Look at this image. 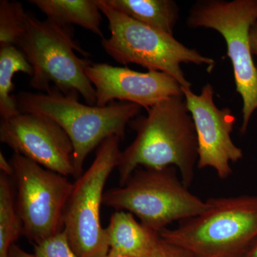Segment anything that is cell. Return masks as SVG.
I'll return each mask as SVG.
<instances>
[{"mask_svg": "<svg viewBox=\"0 0 257 257\" xmlns=\"http://www.w3.org/2000/svg\"><path fill=\"white\" fill-rule=\"evenodd\" d=\"M128 126L136 138L121 152L117 169L122 187L139 167H175L188 188L199 159L195 126L182 95L171 96L136 116Z\"/></svg>", "mask_w": 257, "mask_h": 257, "instance_id": "6da1fadb", "label": "cell"}, {"mask_svg": "<svg viewBox=\"0 0 257 257\" xmlns=\"http://www.w3.org/2000/svg\"><path fill=\"white\" fill-rule=\"evenodd\" d=\"M79 94H64L52 89L49 93L23 92L16 96L18 109L23 114L43 115L55 121L68 135L74 147V178L83 174L88 155L111 137L125 136L130 121L141 106L133 103L112 102L107 106L79 102Z\"/></svg>", "mask_w": 257, "mask_h": 257, "instance_id": "7a4b0ae2", "label": "cell"}, {"mask_svg": "<svg viewBox=\"0 0 257 257\" xmlns=\"http://www.w3.org/2000/svg\"><path fill=\"white\" fill-rule=\"evenodd\" d=\"M202 214L159 233L194 257H243L257 243V196L210 198Z\"/></svg>", "mask_w": 257, "mask_h": 257, "instance_id": "3957f363", "label": "cell"}, {"mask_svg": "<svg viewBox=\"0 0 257 257\" xmlns=\"http://www.w3.org/2000/svg\"><path fill=\"white\" fill-rule=\"evenodd\" d=\"M18 47L32 66L30 87L49 93L52 89L64 94L77 93L89 105L96 104V91L85 73L92 62L76 55H89L74 40L69 27L30 15L27 31Z\"/></svg>", "mask_w": 257, "mask_h": 257, "instance_id": "277c9868", "label": "cell"}, {"mask_svg": "<svg viewBox=\"0 0 257 257\" xmlns=\"http://www.w3.org/2000/svg\"><path fill=\"white\" fill-rule=\"evenodd\" d=\"M103 204L128 211L158 234L171 223L199 215L208 207L207 201L189 192L175 167H139L124 186L104 192Z\"/></svg>", "mask_w": 257, "mask_h": 257, "instance_id": "5b68a950", "label": "cell"}, {"mask_svg": "<svg viewBox=\"0 0 257 257\" xmlns=\"http://www.w3.org/2000/svg\"><path fill=\"white\" fill-rule=\"evenodd\" d=\"M101 13L109 22L110 37L103 38V48L119 64H136L148 71L170 74L182 87H192L181 67L182 63L213 67L215 61L195 49L186 47L172 35L140 23L98 0Z\"/></svg>", "mask_w": 257, "mask_h": 257, "instance_id": "8992f818", "label": "cell"}, {"mask_svg": "<svg viewBox=\"0 0 257 257\" xmlns=\"http://www.w3.org/2000/svg\"><path fill=\"white\" fill-rule=\"evenodd\" d=\"M257 22V0H204L189 12L191 28L212 29L224 39L234 71L236 92L243 101L241 135L257 109V69L250 47V30Z\"/></svg>", "mask_w": 257, "mask_h": 257, "instance_id": "52a82bcc", "label": "cell"}, {"mask_svg": "<svg viewBox=\"0 0 257 257\" xmlns=\"http://www.w3.org/2000/svg\"><path fill=\"white\" fill-rule=\"evenodd\" d=\"M119 137H111L98 147L95 158L74 183L64 212V231L79 257H102L109 253L106 228L101 224V205L106 181L119 165Z\"/></svg>", "mask_w": 257, "mask_h": 257, "instance_id": "ba28073f", "label": "cell"}, {"mask_svg": "<svg viewBox=\"0 0 257 257\" xmlns=\"http://www.w3.org/2000/svg\"><path fill=\"white\" fill-rule=\"evenodd\" d=\"M10 162L24 234L34 245L39 244L63 231L74 183L19 154H13Z\"/></svg>", "mask_w": 257, "mask_h": 257, "instance_id": "9c48e42d", "label": "cell"}, {"mask_svg": "<svg viewBox=\"0 0 257 257\" xmlns=\"http://www.w3.org/2000/svg\"><path fill=\"white\" fill-rule=\"evenodd\" d=\"M0 141L44 168L74 177L73 145L63 128L47 116L20 113L1 119Z\"/></svg>", "mask_w": 257, "mask_h": 257, "instance_id": "30bf717a", "label": "cell"}, {"mask_svg": "<svg viewBox=\"0 0 257 257\" xmlns=\"http://www.w3.org/2000/svg\"><path fill=\"white\" fill-rule=\"evenodd\" d=\"M187 109L192 116L199 145L197 167H210L220 179L232 173L231 162L242 159L243 152L234 143L231 133L236 118L229 108L219 109L214 101V88L209 83L200 94L190 87H182Z\"/></svg>", "mask_w": 257, "mask_h": 257, "instance_id": "8fae6325", "label": "cell"}, {"mask_svg": "<svg viewBox=\"0 0 257 257\" xmlns=\"http://www.w3.org/2000/svg\"><path fill=\"white\" fill-rule=\"evenodd\" d=\"M96 91V106H107L115 99L150 108L171 96L182 95V86L165 72H140L105 63L91 64L85 69Z\"/></svg>", "mask_w": 257, "mask_h": 257, "instance_id": "7c38bea8", "label": "cell"}, {"mask_svg": "<svg viewBox=\"0 0 257 257\" xmlns=\"http://www.w3.org/2000/svg\"><path fill=\"white\" fill-rule=\"evenodd\" d=\"M106 230L109 253L120 256L150 257L159 236L124 211H116L111 216Z\"/></svg>", "mask_w": 257, "mask_h": 257, "instance_id": "4fadbf2b", "label": "cell"}, {"mask_svg": "<svg viewBox=\"0 0 257 257\" xmlns=\"http://www.w3.org/2000/svg\"><path fill=\"white\" fill-rule=\"evenodd\" d=\"M29 3L60 26L77 25L104 38L98 0H30Z\"/></svg>", "mask_w": 257, "mask_h": 257, "instance_id": "5bb4252c", "label": "cell"}, {"mask_svg": "<svg viewBox=\"0 0 257 257\" xmlns=\"http://www.w3.org/2000/svg\"><path fill=\"white\" fill-rule=\"evenodd\" d=\"M111 8L130 18L174 36L179 8L173 0H105Z\"/></svg>", "mask_w": 257, "mask_h": 257, "instance_id": "9a60e30c", "label": "cell"}, {"mask_svg": "<svg viewBox=\"0 0 257 257\" xmlns=\"http://www.w3.org/2000/svg\"><path fill=\"white\" fill-rule=\"evenodd\" d=\"M18 72L33 76L32 66L23 52L15 46L0 47V115L2 119L20 114L13 79Z\"/></svg>", "mask_w": 257, "mask_h": 257, "instance_id": "2e32d148", "label": "cell"}, {"mask_svg": "<svg viewBox=\"0 0 257 257\" xmlns=\"http://www.w3.org/2000/svg\"><path fill=\"white\" fill-rule=\"evenodd\" d=\"M12 179L0 175V257H8L10 248L24 234Z\"/></svg>", "mask_w": 257, "mask_h": 257, "instance_id": "e0dca14e", "label": "cell"}, {"mask_svg": "<svg viewBox=\"0 0 257 257\" xmlns=\"http://www.w3.org/2000/svg\"><path fill=\"white\" fill-rule=\"evenodd\" d=\"M29 16L21 3L0 1V47H18L28 29Z\"/></svg>", "mask_w": 257, "mask_h": 257, "instance_id": "ac0fdd59", "label": "cell"}, {"mask_svg": "<svg viewBox=\"0 0 257 257\" xmlns=\"http://www.w3.org/2000/svg\"><path fill=\"white\" fill-rule=\"evenodd\" d=\"M35 255L36 257H79L71 247L64 230L35 245Z\"/></svg>", "mask_w": 257, "mask_h": 257, "instance_id": "d6986e66", "label": "cell"}, {"mask_svg": "<svg viewBox=\"0 0 257 257\" xmlns=\"http://www.w3.org/2000/svg\"><path fill=\"white\" fill-rule=\"evenodd\" d=\"M150 257H194L188 251L167 242L160 235L155 241Z\"/></svg>", "mask_w": 257, "mask_h": 257, "instance_id": "ffe728a7", "label": "cell"}, {"mask_svg": "<svg viewBox=\"0 0 257 257\" xmlns=\"http://www.w3.org/2000/svg\"><path fill=\"white\" fill-rule=\"evenodd\" d=\"M0 170L1 173L5 174L8 177H13L14 170H13V165H12L10 161H8L5 158L3 152H0Z\"/></svg>", "mask_w": 257, "mask_h": 257, "instance_id": "44dd1931", "label": "cell"}, {"mask_svg": "<svg viewBox=\"0 0 257 257\" xmlns=\"http://www.w3.org/2000/svg\"><path fill=\"white\" fill-rule=\"evenodd\" d=\"M250 47L252 55L257 57V22L253 24L250 30ZM256 67L257 69V64Z\"/></svg>", "mask_w": 257, "mask_h": 257, "instance_id": "7402d4cb", "label": "cell"}, {"mask_svg": "<svg viewBox=\"0 0 257 257\" xmlns=\"http://www.w3.org/2000/svg\"><path fill=\"white\" fill-rule=\"evenodd\" d=\"M8 257H36V256L27 252L18 245L14 244L10 248Z\"/></svg>", "mask_w": 257, "mask_h": 257, "instance_id": "603a6c76", "label": "cell"}, {"mask_svg": "<svg viewBox=\"0 0 257 257\" xmlns=\"http://www.w3.org/2000/svg\"><path fill=\"white\" fill-rule=\"evenodd\" d=\"M243 257H257V243Z\"/></svg>", "mask_w": 257, "mask_h": 257, "instance_id": "cb8c5ba5", "label": "cell"}, {"mask_svg": "<svg viewBox=\"0 0 257 257\" xmlns=\"http://www.w3.org/2000/svg\"><path fill=\"white\" fill-rule=\"evenodd\" d=\"M102 257H130L126 256H120V255H112L110 254V253H108L107 254L105 255V256Z\"/></svg>", "mask_w": 257, "mask_h": 257, "instance_id": "d4e9b609", "label": "cell"}]
</instances>
